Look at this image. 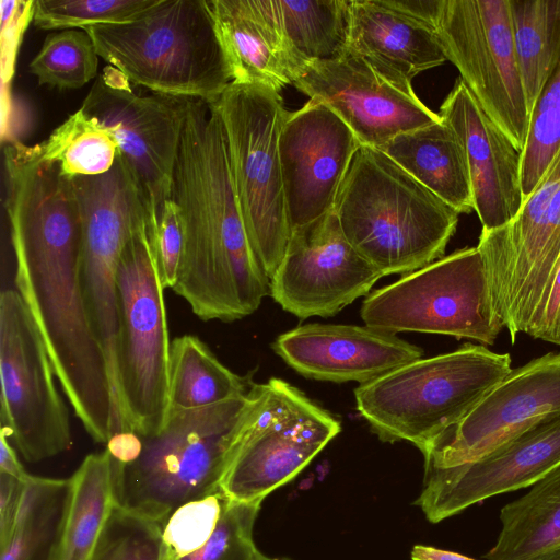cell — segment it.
<instances>
[{
	"label": "cell",
	"instance_id": "6da1fadb",
	"mask_svg": "<svg viewBox=\"0 0 560 560\" xmlns=\"http://www.w3.org/2000/svg\"><path fill=\"white\" fill-rule=\"evenodd\" d=\"M3 155L16 290L75 416L95 442L106 444L117 433V418L106 358L83 295L81 214L72 180L38 144L11 141Z\"/></svg>",
	"mask_w": 560,
	"mask_h": 560
},
{
	"label": "cell",
	"instance_id": "7a4b0ae2",
	"mask_svg": "<svg viewBox=\"0 0 560 560\" xmlns=\"http://www.w3.org/2000/svg\"><path fill=\"white\" fill-rule=\"evenodd\" d=\"M184 247L174 288L202 320L254 313L270 279L248 240L234 188L222 119L212 104L188 100L172 182Z\"/></svg>",
	"mask_w": 560,
	"mask_h": 560
},
{
	"label": "cell",
	"instance_id": "3957f363",
	"mask_svg": "<svg viewBox=\"0 0 560 560\" xmlns=\"http://www.w3.org/2000/svg\"><path fill=\"white\" fill-rule=\"evenodd\" d=\"M268 393V383H253L247 393L214 405L168 409L161 430L141 436L135 462L112 458L116 504L163 526L182 504L222 489Z\"/></svg>",
	"mask_w": 560,
	"mask_h": 560
},
{
	"label": "cell",
	"instance_id": "277c9868",
	"mask_svg": "<svg viewBox=\"0 0 560 560\" xmlns=\"http://www.w3.org/2000/svg\"><path fill=\"white\" fill-rule=\"evenodd\" d=\"M334 212L348 242L383 277L441 259L459 215L383 151L363 145Z\"/></svg>",
	"mask_w": 560,
	"mask_h": 560
},
{
	"label": "cell",
	"instance_id": "5b68a950",
	"mask_svg": "<svg viewBox=\"0 0 560 560\" xmlns=\"http://www.w3.org/2000/svg\"><path fill=\"white\" fill-rule=\"evenodd\" d=\"M84 31L101 58L152 93L213 104L234 81L210 0H158L130 22Z\"/></svg>",
	"mask_w": 560,
	"mask_h": 560
},
{
	"label": "cell",
	"instance_id": "8992f818",
	"mask_svg": "<svg viewBox=\"0 0 560 560\" xmlns=\"http://www.w3.org/2000/svg\"><path fill=\"white\" fill-rule=\"evenodd\" d=\"M511 370L510 354L465 343L360 384L357 408L382 441H408L423 453Z\"/></svg>",
	"mask_w": 560,
	"mask_h": 560
},
{
	"label": "cell",
	"instance_id": "52a82bcc",
	"mask_svg": "<svg viewBox=\"0 0 560 560\" xmlns=\"http://www.w3.org/2000/svg\"><path fill=\"white\" fill-rule=\"evenodd\" d=\"M212 105L224 126L250 246L271 279L291 236L279 155V137L289 110L279 91L236 81Z\"/></svg>",
	"mask_w": 560,
	"mask_h": 560
},
{
	"label": "cell",
	"instance_id": "ba28073f",
	"mask_svg": "<svg viewBox=\"0 0 560 560\" xmlns=\"http://www.w3.org/2000/svg\"><path fill=\"white\" fill-rule=\"evenodd\" d=\"M148 228L126 244L117 270V399L125 431L142 438L158 433L167 416L171 348Z\"/></svg>",
	"mask_w": 560,
	"mask_h": 560
},
{
	"label": "cell",
	"instance_id": "9c48e42d",
	"mask_svg": "<svg viewBox=\"0 0 560 560\" xmlns=\"http://www.w3.org/2000/svg\"><path fill=\"white\" fill-rule=\"evenodd\" d=\"M369 327L419 331L492 345L504 325L497 316L478 247H467L373 291L361 307Z\"/></svg>",
	"mask_w": 560,
	"mask_h": 560
},
{
	"label": "cell",
	"instance_id": "30bf717a",
	"mask_svg": "<svg viewBox=\"0 0 560 560\" xmlns=\"http://www.w3.org/2000/svg\"><path fill=\"white\" fill-rule=\"evenodd\" d=\"M81 228V282L94 334L104 351L116 412L117 270L129 240L151 219L138 183L118 153L101 175L72 178Z\"/></svg>",
	"mask_w": 560,
	"mask_h": 560
},
{
	"label": "cell",
	"instance_id": "8fae6325",
	"mask_svg": "<svg viewBox=\"0 0 560 560\" xmlns=\"http://www.w3.org/2000/svg\"><path fill=\"white\" fill-rule=\"evenodd\" d=\"M1 424L30 463L66 452L72 444L67 406L34 318L16 289L0 293Z\"/></svg>",
	"mask_w": 560,
	"mask_h": 560
},
{
	"label": "cell",
	"instance_id": "7c38bea8",
	"mask_svg": "<svg viewBox=\"0 0 560 560\" xmlns=\"http://www.w3.org/2000/svg\"><path fill=\"white\" fill-rule=\"evenodd\" d=\"M434 32L480 107L523 151L529 114L510 0H441Z\"/></svg>",
	"mask_w": 560,
	"mask_h": 560
},
{
	"label": "cell",
	"instance_id": "4fadbf2b",
	"mask_svg": "<svg viewBox=\"0 0 560 560\" xmlns=\"http://www.w3.org/2000/svg\"><path fill=\"white\" fill-rule=\"evenodd\" d=\"M188 100L138 94L127 78L108 65L82 102L81 109L115 136L152 222L171 199Z\"/></svg>",
	"mask_w": 560,
	"mask_h": 560
},
{
	"label": "cell",
	"instance_id": "5bb4252c",
	"mask_svg": "<svg viewBox=\"0 0 560 560\" xmlns=\"http://www.w3.org/2000/svg\"><path fill=\"white\" fill-rule=\"evenodd\" d=\"M265 407L223 482L234 501L261 503L291 481L340 432V422L280 378H270Z\"/></svg>",
	"mask_w": 560,
	"mask_h": 560
},
{
	"label": "cell",
	"instance_id": "9a60e30c",
	"mask_svg": "<svg viewBox=\"0 0 560 560\" xmlns=\"http://www.w3.org/2000/svg\"><path fill=\"white\" fill-rule=\"evenodd\" d=\"M382 277L348 242L332 210L292 231L270 294L299 318L329 317L368 294Z\"/></svg>",
	"mask_w": 560,
	"mask_h": 560
},
{
	"label": "cell",
	"instance_id": "2e32d148",
	"mask_svg": "<svg viewBox=\"0 0 560 560\" xmlns=\"http://www.w3.org/2000/svg\"><path fill=\"white\" fill-rule=\"evenodd\" d=\"M293 85L329 107L363 147L381 149L401 133L441 120L412 85L390 80L350 52L310 62Z\"/></svg>",
	"mask_w": 560,
	"mask_h": 560
},
{
	"label": "cell",
	"instance_id": "e0dca14e",
	"mask_svg": "<svg viewBox=\"0 0 560 560\" xmlns=\"http://www.w3.org/2000/svg\"><path fill=\"white\" fill-rule=\"evenodd\" d=\"M560 411V352L511 372L422 453L424 467L479 459L551 412Z\"/></svg>",
	"mask_w": 560,
	"mask_h": 560
},
{
	"label": "cell",
	"instance_id": "ac0fdd59",
	"mask_svg": "<svg viewBox=\"0 0 560 560\" xmlns=\"http://www.w3.org/2000/svg\"><path fill=\"white\" fill-rule=\"evenodd\" d=\"M560 464V411L546 415L477 460L424 467L416 504L439 523L488 498L534 485Z\"/></svg>",
	"mask_w": 560,
	"mask_h": 560
},
{
	"label": "cell",
	"instance_id": "d6986e66",
	"mask_svg": "<svg viewBox=\"0 0 560 560\" xmlns=\"http://www.w3.org/2000/svg\"><path fill=\"white\" fill-rule=\"evenodd\" d=\"M361 143L324 103L310 98L289 112L279 155L292 231L331 212Z\"/></svg>",
	"mask_w": 560,
	"mask_h": 560
},
{
	"label": "cell",
	"instance_id": "ffe728a7",
	"mask_svg": "<svg viewBox=\"0 0 560 560\" xmlns=\"http://www.w3.org/2000/svg\"><path fill=\"white\" fill-rule=\"evenodd\" d=\"M439 116L464 148L476 211L482 230L508 224L520 211L522 151L483 112L460 78L442 103Z\"/></svg>",
	"mask_w": 560,
	"mask_h": 560
},
{
	"label": "cell",
	"instance_id": "44dd1931",
	"mask_svg": "<svg viewBox=\"0 0 560 560\" xmlns=\"http://www.w3.org/2000/svg\"><path fill=\"white\" fill-rule=\"evenodd\" d=\"M275 352L313 380L360 384L419 360L422 349L369 326L312 323L281 334Z\"/></svg>",
	"mask_w": 560,
	"mask_h": 560
},
{
	"label": "cell",
	"instance_id": "7402d4cb",
	"mask_svg": "<svg viewBox=\"0 0 560 560\" xmlns=\"http://www.w3.org/2000/svg\"><path fill=\"white\" fill-rule=\"evenodd\" d=\"M233 80L280 91L310 63L284 35L272 0H210Z\"/></svg>",
	"mask_w": 560,
	"mask_h": 560
},
{
	"label": "cell",
	"instance_id": "603a6c76",
	"mask_svg": "<svg viewBox=\"0 0 560 560\" xmlns=\"http://www.w3.org/2000/svg\"><path fill=\"white\" fill-rule=\"evenodd\" d=\"M346 52L364 58L404 85H411L416 75L446 61L434 30L383 5L380 0H351Z\"/></svg>",
	"mask_w": 560,
	"mask_h": 560
},
{
	"label": "cell",
	"instance_id": "cb8c5ba5",
	"mask_svg": "<svg viewBox=\"0 0 560 560\" xmlns=\"http://www.w3.org/2000/svg\"><path fill=\"white\" fill-rule=\"evenodd\" d=\"M380 150L459 214L474 211L466 154L444 121L401 133Z\"/></svg>",
	"mask_w": 560,
	"mask_h": 560
},
{
	"label": "cell",
	"instance_id": "d4e9b609",
	"mask_svg": "<svg viewBox=\"0 0 560 560\" xmlns=\"http://www.w3.org/2000/svg\"><path fill=\"white\" fill-rule=\"evenodd\" d=\"M501 530L486 560H533L560 547V464L505 504Z\"/></svg>",
	"mask_w": 560,
	"mask_h": 560
},
{
	"label": "cell",
	"instance_id": "484cf974",
	"mask_svg": "<svg viewBox=\"0 0 560 560\" xmlns=\"http://www.w3.org/2000/svg\"><path fill=\"white\" fill-rule=\"evenodd\" d=\"M72 495V481L28 475L1 560H56Z\"/></svg>",
	"mask_w": 560,
	"mask_h": 560
},
{
	"label": "cell",
	"instance_id": "4316f807",
	"mask_svg": "<svg viewBox=\"0 0 560 560\" xmlns=\"http://www.w3.org/2000/svg\"><path fill=\"white\" fill-rule=\"evenodd\" d=\"M253 382L225 366L197 336L183 335L171 342L168 409L214 405L249 390Z\"/></svg>",
	"mask_w": 560,
	"mask_h": 560
},
{
	"label": "cell",
	"instance_id": "83f0119b",
	"mask_svg": "<svg viewBox=\"0 0 560 560\" xmlns=\"http://www.w3.org/2000/svg\"><path fill=\"white\" fill-rule=\"evenodd\" d=\"M71 481V502L56 560H90L116 504L107 450L88 455Z\"/></svg>",
	"mask_w": 560,
	"mask_h": 560
},
{
	"label": "cell",
	"instance_id": "f1b7e54d",
	"mask_svg": "<svg viewBox=\"0 0 560 560\" xmlns=\"http://www.w3.org/2000/svg\"><path fill=\"white\" fill-rule=\"evenodd\" d=\"M514 48L530 118L560 66V0H510Z\"/></svg>",
	"mask_w": 560,
	"mask_h": 560
},
{
	"label": "cell",
	"instance_id": "f546056e",
	"mask_svg": "<svg viewBox=\"0 0 560 560\" xmlns=\"http://www.w3.org/2000/svg\"><path fill=\"white\" fill-rule=\"evenodd\" d=\"M281 28L308 62L339 58L347 50L351 0H272Z\"/></svg>",
	"mask_w": 560,
	"mask_h": 560
},
{
	"label": "cell",
	"instance_id": "4dcf8cb0",
	"mask_svg": "<svg viewBox=\"0 0 560 560\" xmlns=\"http://www.w3.org/2000/svg\"><path fill=\"white\" fill-rule=\"evenodd\" d=\"M38 145L43 156L56 162L70 179L108 172L119 153V144L112 131L81 108Z\"/></svg>",
	"mask_w": 560,
	"mask_h": 560
},
{
	"label": "cell",
	"instance_id": "1f68e13d",
	"mask_svg": "<svg viewBox=\"0 0 560 560\" xmlns=\"http://www.w3.org/2000/svg\"><path fill=\"white\" fill-rule=\"evenodd\" d=\"M98 54L84 30L48 34L28 65L38 84L58 90H75L97 78Z\"/></svg>",
	"mask_w": 560,
	"mask_h": 560
},
{
	"label": "cell",
	"instance_id": "d6a6232c",
	"mask_svg": "<svg viewBox=\"0 0 560 560\" xmlns=\"http://www.w3.org/2000/svg\"><path fill=\"white\" fill-rule=\"evenodd\" d=\"M560 149V66L551 75L529 118L522 151V188L527 197Z\"/></svg>",
	"mask_w": 560,
	"mask_h": 560
},
{
	"label": "cell",
	"instance_id": "836d02e7",
	"mask_svg": "<svg viewBox=\"0 0 560 560\" xmlns=\"http://www.w3.org/2000/svg\"><path fill=\"white\" fill-rule=\"evenodd\" d=\"M158 0H36L31 20L40 30H86L130 22Z\"/></svg>",
	"mask_w": 560,
	"mask_h": 560
},
{
	"label": "cell",
	"instance_id": "e575fe53",
	"mask_svg": "<svg viewBox=\"0 0 560 560\" xmlns=\"http://www.w3.org/2000/svg\"><path fill=\"white\" fill-rule=\"evenodd\" d=\"M90 560H166L162 525L115 504Z\"/></svg>",
	"mask_w": 560,
	"mask_h": 560
},
{
	"label": "cell",
	"instance_id": "d590c367",
	"mask_svg": "<svg viewBox=\"0 0 560 560\" xmlns=\"http://www.w3.org/2000/svg\"><path fill=\"white\" fill-rule=\"evenodd\" d=\"M230 498L220 489L178 506L162 526L166 560L191 553L213 534Z\"/></svg>",
	"mask_w": 560,
	"mask_h": 560
},
{
	"label": "cell",
	"instance_id": "8d00e7d4",
	"mask_svg": "<svg viewBox=\"0 0 560 560\" xmlns=\"http://www.w3.org/2000/svg\"><path fill=\"white\" fill-rule=\"evenodd\" d=\"M260 503L229 500L209 540L196 551L172 560H259L253 529Z\"/></svg>",
	"mask_w": 560,
	"mask_h": 560
},
{
	"label": "cell",
	"instance_id": "74e56055",
	"mask_svg": "<svg viewBox=\"0 0 560 560\" xmlns=\"http://www.w3.org/2000/svg\"><path fill=\"white\" fill-rule=\"evenodd\" d=\"M148 232L161 283L164 289H173L184 247L182 215L173 199L163 205L155 222L148 228Z\"/></svg>",
	"mask_w": 560,
	"mask_h": 560
},
{
	"label": "cell",
	"instance_id": "f35d334b",
	"mask_svg": "<svg viewBox=\"0 0 560 560\" xmlns=\"http://www.w3.org/2000/svg\"><path fill=\"white\" fill-rule=\"evenodd\" d=\"M526 334L560 346V262Z\"/></svg>",
	"mask_w": 560,
	"mask_h": 560
},
{
	"label": "cell",
	"instance_id": "ab89813d",
	"mask_svg": "<svg viewBox=\"0 0 560 560\" xmlns=\"http://www.w3.org/2000/svg\"><path fill=\"white\" fill-rule=\"evenodd\" d=\"M27 477L20 479L0 472V546L8 540L14 526Z\"/></svg>",
	"mask_w": 560,
	"mask_h": 560
},
{
	"label": "cell",
	"instance_id": "60d3db41",
	"mask_svg": "<svg viewBox=\"0 0 560 560\" xmlns=\"http://www.w3.org/2000/svg\"><path fill=\"white\" fill-rule=\"evenodd\" d=\"M380 1L383 5L434 30L441 0Z\"/></svg>",
	"mask_w": 560,
	"mask_h": 560
},
{
	"label": "cell",
	"instance_id": "b9f144b4",
	"mask_svg": "<svg viewBox=\"0 0 560 560\" xmlns=\"http://www.w3.org/2000/svg\"><path fill=\"white\" fill-rule=\"evenodd\" d=\"M142 445V438L139 434L125 431L113 434L106 443V450L116 463L128 465L139 457Z\"/></svg>",
	"mask_w": 560,
	"mask_h": 560
},
{
	"label": "cell",
	"instance_id": "7bdbcfd3",
	"mask_svg": "<svg viewBox=\"0 0 560 560\" xmlns=\"http://www.w3.org/2000/svg\"><path fill=\"white\" fill-rule=\"evenodd\" d=\"M0 472L25 479L30 474L21 465L15 450L9 442L7 431L1 428L0 432Z\"/></svg>",
	"mask_w": 560,
	"mask_h": 560
},
{
	"label": "cell",
	"instance_id": "ee69618b",
	"mask_svg": "<svg viewBox=\"0 0 560 560\" xmlns=\"http://www.w3.org/2000/svg\"><path fill=\"white\" fill-rule=\"evenodd\" d=\"M412 560H477L462 553L435 547L416 545L411 550Z\"/></svg>",
	"mask_w": 560,
	"mask_h": 560
},
{
	"label": "cell",
	"instance_id": "f6af8a7d",
	"mask_svg": "<svg viewBox=\"0 0 560 560\" xmlns=\"http://www.w3.org/2000/svg\"><path fill=\"white\" fill-rule=\"evenodd\" d=\"M533 560H560V547L550 551H547Z\"/></svg>",
	"mask_w": 560,
	"mask_h": 560
},
{
	"label": "cell",
	"instance_id": "bcb514c9",
	"mask_svg": "<svg viewBox=\"0 0 560 560\" xmlns=\"http://www.w3.org/2000/svg\"><path fill=\"white\" fill-rule=\"evenodd\" d=\"M259 560H288V559H273V558L266 557L265 555L261 553Z\"/></svg>",
	"mask_w": 560,
	"mask_h": 560
}]
</instances>
